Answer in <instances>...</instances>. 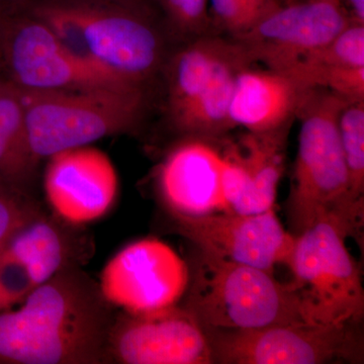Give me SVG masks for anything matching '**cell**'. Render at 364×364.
<instances>
[{
  "label": "cell",
  "instance_id": "6",
  "mask_svg": "<svg viewBox=\"0 0 364 364\" xmlns=\"http://www.w3.org/2000/svg\"><path fill=\"white\" fill-rule=\"evenodd\" d=\"M2 77L21 91L102 88L146 90L71 50L26 7L4 9L0 20Z\"/></svg>",
  "mask_w": 364,
  "mask_h": 364
},
{
  "label": "cell",
  "instance_id": "4",
  "mask_svg": "<svg viewBox=\"0 0 364 364\" xmlns=\"http://www.w3.org/2000/svg\"><path fill=\"white\" fill-rule=\"evenodd\" d=\"M181 305L205 329L306 323L298 294L273 273L198 250Z\"/></svg>",
  "mask_w": 364,
  "mask_h": 364
},
{
  "label": "cell",
  "instance_id": "7",
  "mask_svg": "<svg viewBox=\"0 0 364 364\" xmlns=\"http://www.w3.org/2000/svg\"><path fill=\"white\" fill-rule=\"evenodd\" d=\"M343 230L329 218L296 235L287 267L306 323L360 325L364 289L358 262Z\"/></svg>",
  "mask_w": 364,
  "mask_h": 364
},
{
  "label": "cell",
  "instance_id": "15",
  "mask_svg": "<svg viewBox=\"0 0 364 364\" xmlns=\"http://www.w3.org/2000/svg\"><path fill=\"white\" fill-rule=\"evenodd\" d=\"M306 90L287 72L245 67L235 81L230 122L254 134L291 128Z\"/></svg>",
  "mask_w": 364,
  "mask_h": 364
},
{
  "label": "cell",
  "instance_id": "17",
  "mask_svg": "<svg viewBox=\"0 0 364 364\" xmlns=\"http://www.w3.org/2000/svg\"><path fill=\"white\" fill-rule=\"evenodd\" d=\"M232 38L208 33L182 43L170 53L163 75L166 83V112L169 124L181 116L207 87Z\"/></svg>",
  "mask_w": 364,
  "mask_h": 364
},
{
  "label": "cell",
  "instance_id": "21",
  "mask_svg": "<svg viewBox=\"0 0 364 364\" xmlns=\"http://www.w3.org/2000/svg\"><path fill=\"white\" fill-rule=\"evenodd\" d=\"M282 4L284 0H208V13L215 33L236 39Z\"/></svg>",
  "mask_w": 364,
  "mask_h": 364
},
{
  "label": "cell",
  "instance_id": "28",
  "mask_svg": "<svg viewBox=\"0 0 364 364\" xmlns=\"http://www.w3.org/2000/svg\"><path fill=\"white\" fill-rule=\"evenodd\" d=\"M33 0H0V4L4 9H16L28 6Z\"/></svg>",
  "mask_w": 364,
  "mask_h": 364
},
{
  "label": "cell",
  "instance_id": "5",
  "mask_svg": "<svg viewBox=\"0 0 364 364\" xmlns=\"http://www.w3.org/2000/svg\"><path fill=\"white\" fill-rule=\"evenodd\" d=\"M21 92L28 145L38 163L61 151L133 130L146 105V92L140 90L102 88Z\"/></svg>",
  "mask_w": 364,
  "mask_h": 364
},
{
  "label": "cell",
  "instance_id": "26",
  "mask_svg": "<svg viewBox=\"0 0 364 364\" xmlns=\"http://www.w3.org/2000/svg\"><path fill=\"white\" fill-rule=\"evenodd\" d=\"M35 172L18 159L0 126V181L28 193Z\"/></svg>",
  "mask_w": 364,
  "mask_h": 364
},
{
  "label": "cell",
  "instance_id": "10",
  "mask_svg": "<svg viewBox=\"0 0 364 364\" xmlns=\"http://www.w3.org/2000/svg\"><path fill=\"white\" fill-rule=\"evenodd\" d=\"M107 363L213 364L214 359L205 328L178 304L154 313L117 314Z\"/></svg>",
  "mask_w": 364,
  "mask_h": 364
},
{
  "label": "cell",
  "instance_id": "8",
  "mask_svg": "<svg viewBox=\"0 0 364 364\" xmlns=\"http://www.w3.org/2000/svg\"><path fill=\"white\" fill-rule=\"evenodd\" d=\"M214 363H363L360 325L311 323L268 326L259 329H205Z\"/></svg>",
  "mask_w": 364,
  "mask_h": 364
},
{
  "label": "cell",
  "instance_id": "25",
  "mask_svg": "<svg viewBox=\"0 0 364 364\" xmlns=\"http://www.w3.org/2000/svg\"><path fill=\"white\" fill-rule=\"evenodd\" d=\"M40 210L30 195L0 181V252L16 232Z\"/></svg>",
  "mask_w": 364,
  "mask_h": 364
},
{
  "label": "cell",
  "instance_id": "23",
  "mask_svg": "<svg viewBox=\"0 0 364 364\" xmlns=\"http://www.w3.org/2000/svg\"><path fill=\"white\" fill-rule=\"evenodd\" d=\"M294 66L364 67V26L351 23L334 39Z\"/></svg>",
  "mask_w": 364,
  "mask_h": 364
},
{
  "label": "cell",
  "instance_id": "12",
  "mask_svg": "<svg viewBox=\"0 0 364 364\" xmlns=\"http://www.w3.org/2000/svg\"><path fill=\"white\" fill-rule=\"evenodd\" d=\"M228 136H184L165 154L155 182L172 220L227 212L224 196Z\"/></svg>",
  "mask_w": 364,
  "mask_h": 364
},
{
  "label": "cell",
  "instance_id": "19",
  "mask_svg": "<svg viewBox=\"0 0 364 364\" xmlns=\"http://www.w3.org/2000/svg\"><path fill=\"white\" fill-rule=\"evenodd\" d=\"M289 132V128L263 134L247 132L239 139L245 186L231 213L259 214L274 208L284 171Z\"/></svg>",
  "mask_w": 364,
  "mask_h": 364
},
{
  "label": "cell",
  "instance_id": "1",
  "mask_svg": "<svg viewBox=\"0 0 364 364\" xmlns=\"http://www.w3.org/2000/svg\"><path fill=\"white\" fill-rule=\"evenodd\" d=\"M112 309L80 267L66 268L0 313V363H107Z\"/></svg>",
  "mask_w": 364,
  "mask_h": 364
},
{
  "label": "cell",
  "instance_id": "11",
  "mask_svg": "<svg viewBox=\"0 0 364 364\" xmlns=\"http://www.w3.org/2000/svg\"><path fill=\"white\" fill-rule=\"evenodd\" d=\"M339 0H293L236 38L253 63L286 71L351 25Z\"/></svg>",
  "mask_w": 364,
  "mask_h": 364
},
{
  "label": "cell",
  "instance_id": "20",
  "mask_svg": "<svg viewBox=\"0 0 364 364\" xmlns=\"http://www.w3.org/2000/svg\"><path fill=\"white\" fill-rule=\"evenodd\" d=\"M338 126L351 203L364 213V100L347 102L340 112Z\"/></svg>",
  "mask_w": 364,
  "mask_h": 364
},
{
  "label": "cell",
  "instance_id": "24",
  "mask_svg": "<svg viewBox=\"0 0 364 364\" xmlns=\"http://www.w3.org/2000/svg\"><path fill=\"white\" fill-rule=\"evenodd\" d=\"M33 289L35 284L30 270L9 249L0 252V313L21 305Z\"/></svg>",
  "mask_w": 364,
  "mask_h": 364
},
{
  "label": "cell",
  "instance_id": "9",
  "mask_svg": "<svg viewBox=\"0 0 364 364\" xmlns=\"http://www.w3.org/2000/svg\"><path fill=\"white\" fill-rule=\"evenodd\" d=\"M191 268L165 242L146 238L124 246L100 274L102 296L109 305L130 314H149L181 303Z\"/></svg>",
  "mask_w": 364,
  "mask_h": 364
},
{
  "label": "cell",
  "instance_id": "16",
  "mask_svg": "<svg viewBox=\"0 0 364 364\" xmlns=\"http://www.w3.org/2000/svg\"><path fill=\"white\" fill-rule=\"evenodd\" d=\"M76 228L40 210L16 232L6 248L25 263L37 287L66 268L80 267L88 255L85 238L75 233Z\"/></svg>",
  "mask_w": 364,
  "mask_h": 364
},
{
  "label": "cell",
  "instance_id": "18",
  "mask_svg": "<svg viewBox=\"0 0 364 364\" xmlns=\"http://www.w3.org/2000/svg\"><path fill=\"white\" fill-rule=\"evenodd\" d=\"M252 59L238 41L232 39L205 90L171 127L181 136L221 138L233 130L229 119L230 104L237 75Z\"/></svg>",
  "mask_w": 364,
  "mask_h": 364
},
{
  "label": "cell",
  "instance_id": "29",
  "mask_svg": "<svg viewBox=\"0 0 364 364\" xmlns=\"http://www.w3.org/2000/svg\"><path fill=\"white\" fill-rule=\"evenodd\" d=\"M4 7L0 4V20H1L2 14H4Z\"/></svg>",
  "mask_w": 364,
  "mask_h": 364
},
{
  "label": "cell",
  "instance_id": "13",
  "mask_svg": "<svg viewBox=\"0 0 364 364\" xmlns=\"http://www.w3.org/2000/svg\"><path fill=\"white\" fill-rule=\"evenodd\" d=\"M172 222L198 250L272 273L277 265H287L296 239L274 208L259 214L219 212Z\"/></svg>",
  "mask_w": 364,
  "mask_h": 364
},
{
  "label": "cell",
  "instance_id": "27",
  "mask_svg": "<svg viewBox=\"0 0 364 364\" xmlns=\"http://www.w3.org/2000/svg\"><path fill=\"white\" fill-rule=\"evenodd\" d=\"M352 23L364 26V0H339Z\"/></svg>",
  "mask_w": 364,
  "mask_h": 364
},
{
  "label": "cell",
  "instance_id": "22",
  "mask_svg": "<svg viewBox=\"0 0 364 364\" xmlns=\"http://www.w3.org/2000/svg\"><path fill=\"white\" fill-rule=\"evenodd\" d=\"M159 9L170 38L181 43L217 33L213 28L208 0H154Z\"/></svg>",
  "mask_w": 364,
  "mask_h": 364
},
{
  "label": "cell",
  "instance_id": "30",
  "mask_svg": "<svg viewBox=\"0 0 364 364\" xmlns=\"http://www.w3.org/2000/svg\"><path fill=\"white\" fill-rule=\"evenodd\" d=\"M293 1V0H284V2Z\"/></svg>",
  "mask_w": 364,
  "mask_h": 364
},
{
  "label": "cell",
  "instance_id": "2",
  "mask_svg": "<svg viewBox=\"0 0 364 364\" xmlns=\"http://www.w3.org/2000/svg\"><path fill=\"white\" fill-rule=\"evenodd\" d=\"M25 7L74 52L144 90L171 53L154 0H33Z\"/></svg>",
  "mask_w": 364,
  "mask_h": 364
},
{
  "label": "cell",
  "instance_id": "3",
  "mask_svg": "<svg viewBox=\"0 0 364 364\" xmlns=\"http://www.w3.org/2000/svg\"><path fill=\"white\" fill-rule=\"evenodd\" d=\"M346 100L322 88L306 90L296 119L299 150L287 203L291 233H303L325 218L348 237L363 239L364 213L352 205L349 176L339 135V116Z\"/></svg>",
  "mask_w": 364,
  "mask_h": 364
},
{
  "label": "cell",
  "instance_id": "14",
  "mask_svg": "<svg viewBox=\"0 0 364 364\" xmlns=\"http://www.w3.org/2000/svg\"><path fill=\"white\" fill-rule=\"evenodd\" d=\"M44 191L53 214L81 227L102 219L114 207L119 176L104 151L80 146L48 158Z\"/></svg>",
  "mask_w": 364,
  "mask_h": 364
}]
</instances>
